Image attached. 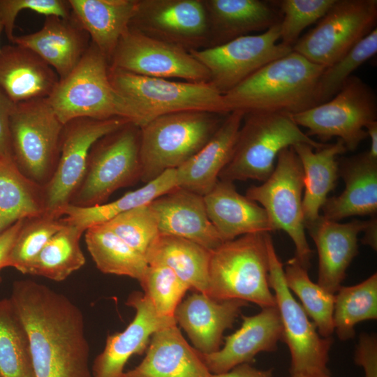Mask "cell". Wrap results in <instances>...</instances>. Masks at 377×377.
Wrapping results in <instances>:
<instances>
[{
	"label": "cell",
	"mask_w": 377,
	"mask_h": 377,
	"mask_svg": "<svg viewBox=\"0 0 377 377\" xmlns=\"http://www.w3.org/2000/svg\"><path fill=\"white\" fill-rule=\"evenodd\" d=\"M10 300L27 332L35 377H91L83 314L66 295L32 280Z\"/></svg>",
	"instance_id": "1"
},
{
	"label": "cell",
	"mask_w": 377,
	"mask_h": 377,
	"mask_svg": "<svg viewBox=\"0 0 377 377\" xmlns=\"http://www.w3.org/2000/svg\"><path fill=\"white\" fill-rule=\"evenodd\" d=\"M325 68L292 51L257 71L223 97L230 112L295 114L317 105V84Z\"/></svg>",
	"instance_id": "2"
},
{
	"label": "cell",
	"mask_w": 377,
	"mask_h": 377,
	"mask_svg": "<svg viewBox=\"0 0 377 377\" xmlns=\"http://www.w3.org/2000/svg\"><path fill=\"white\" fill-rule=\"evenodd\" d=\"M109 63L91 43L77 66L60 80L47 98L64 125L76 118H123L141 127L143 116L136 103L112 84Z\"/></svg>",
	"instance_id": "3"
},
{
	"label": "cell",
	"mask_w": 377,
	"mask_h": 377,
	"mask_svg": "<svg viewBox=\"0 0 377 377\" xmlns=\"http://www.w3.org/2000/svg\"><path fill=\"white\" fill-rule=\"evenodd\" d=\"M227 114L177 112L158 116L140 127V180L146 184L188 161L211 140Z\"/></svg>",
	"instance_id": "4"
},
{
	"label": "cell",
	"mask_w": 377,
	"mask_h": 377,
	"mask_svg": "<svg viewBox=\"0 0 377 377\" xmlns=\"http://www.w3.org/2000/svg\"><path fill=\"white\" fill-rule=\"evenodd\" d=\"M298 143L316 149L326 145L304 133L290 114L245 113L231 159L219 179L232 182L248 179L264 182L272 173L279 154Z\"/></svg>",
	"instance_id": "5"
},
{
	"label": "cell",
	"mask_w": 377,
	"mask_h": 377,
	"mask_svg": "<svg viewBox=\"0 0 377 377\" xmlns=\"http://www.w3.org/2000/svg\"><path fill=\"white\" fill-rule=\"evenodd\" d=\"M267 233L242 235L211 251L208 296L250 302L261 308L276 306L269 285Z\"/></svg>",
	"instance_id": "6"
},
{
	"label": "cell",
	"mask_w": 377,
	"mask_h": 377,
	"mask_svg": "<svg viewBox=\"0 0 377 377\" xmlns=\"http://www.w3.org/2000/svg\"><path fill=\"white\" fill-rule=\"evenodd\" d=\"M140 128L128 121L91 147L84 179L69 205L104 204L117 190L140 180Z\"/></svg>",
	"instance_id": "7"
},
{
	"label": "cell",
	"mask_w": 377,
	"mask_h": 377,
	"mask_svg": "<svg viewBox=\"0 0 377 377\" xmlns=\"http://www.w3.org/2000/svg\"><path fill=\"white\" fill-rule=\"evenodd\" d=\"M304 172L293 147L278 155L275 168L262 184L251 186L246 192L250 200L265 210L272 231L283 230L295 247V258L306 269L312 251L308 244L302 210Z\"/></svg>",
	"instance_id": "8"
},
{
	"label": "cell",
	"mask_w": 377,
	"mask_h": 377,
	"mask_svg": "<svg viewBox=\"0 0 377 377\" xmlns=\"http://www.w3.org/2000/svg\"><path fill=\"white\" fill-rule=\"evenodd\" d=\"M63 128L47 98L17 103L12 113L10 129L14 162L21 172L43 187L56 169Z\"/></svg>",
	"instance_id": "9"
},
{
	"label": "cell",
	"mask_w": 377,
	"mask_h": 377,
	"mask_svg": "<svg viewBox=\"0 0 377 377\" xmlns=\"http://www.w3.org/2000/svg\"><path fill=\"white\" fill-rule=\"evenodd\" d=\"M269 263V285L274 292L282 325V339L290 353V375L330 374L327 364L332 343L322 337L316 325L288 289L283 265L279 258L269 233L266 235Z\"/></svg>",
	"instance_id": "10"
},
{
	"label": "cell",
	"mask_w": 377,
	"mask_h": 377,
	"mask_svg": "<svg viewBox=\"0 0 377 377\" xmlns=\"http://www.w3.org/2000/svg\"><path fill=\"white\" fill-rule=\"evenodd\" d=\"M113 87L134 101L145 124L166 114L199 110L228 114L223 95L209 82H193L145 77L109 68Z\"/></svg>",
	"instance_id": "11"
},
{
	"label": "cell",
	"mask_w": 377,
	"mask_h": 377,
	"mask_svg": "<svg viewBox=\"0 0 377 377\" xmlns=\"http://www.w3.org/2000/svg\"><path fill=\"white\" fill-rule=\"evenodd\" d=\"M291 116L309 137L322 142L337 137L347 151H355L368 137L365 126L377 121V98L366 82L352 75L330 100Z\"/></svg>",
	"instance_id": "12"
},
{
	"label": "cell",
	"mask_w": 377,
	"mask_h": 377,
	"mask_svg": "<svg viewBox=\"0 0 377 377\" xmlns=\"http://www.w3.org/2000/svg\"><path fill=\"white\" fill-rule=\"evenodd\" d=\"M376 0H336L317 25L293 46L309 61L328 67L376 28Z\"/></svg>",
	"instance_id": "13"
},
{
	"label": "cell",
	"mask_w": 377,
	"mask_h": 377,
	"mask_svg": "<svg viewBox=\"0 0 377 377\" xmlns=\"http://www.w3.org/2000/svg\"><path fill=\"white\" fill-rule=\"evenodd\" d=\"M129 121L123 118H76L64 125L56 169L43 187L44 213L61 218L60 210L70 204L80 186L89 151L101 138Z\"/></svg>",
	"instance_id": "14"
},
{
	"label": "cell",
	"mask_w": 377,
	"mask_h": 377,
	"mask_svg": "<svg viewBox=\"0 0 377 377\" xmlns=\"http://www.w3.org/2000/svg\"><path fill=\"white\" fill-rule=\"evenodd\" d=\"M279 23L258 34L189 52L207 70L209 82L223 95L269 62L293 51L292 47L278 42Z\"/></svg>",
	"instance_id": "15"
},
{
	"label": "cell",
	"mask_w": 377,
	"mask_h": 377,
	"mask_svg": "<svg viewBox=\"0 0 377 377\" xmlns=\"http://www.w3.org/2000/svg\"><path fill=\"white\" fill-rule=\"evenodd\" d=\"M109 68L149 77L209 81L207 70L188 50L129 26L119 40Z\"/></svg>",
	"instance_id": "16"
},
{
	"label": "cell",
	"mask_w": 377,
	"mask_h": 377,
	"mask_svg": "<svg viewBox=\"0 0 377 377\" xmlns=\"http://www.w3.org/2000/svg\"><path fill=\"white\" fill-rule=\"evenodd\" d=\"M129 27L188 52L209 45L203 0H138Z\"/></svg>",
	"instance_id": "17"
},
{
	"label": "cell",
	"mask_w": 377,
	"mask_h": 377,
	"mask_svg": "<svg viewBox=\"0 0 377 377\" xmlns=\"http://www.w3.org/2000/svg\"><path fill=\"white\" fill-rule=\"evenodd\" d=\"M126 304L135 309V316L124 331L108 336L103 350L94 360L93 377H122L128 359L142 354L156 332L177 324L175 318L159 316L140 292L130 295Z\"/></svg>",
	"instance_id": "18"
},
{
	"label": "cell",
	"mask_w": 377,
	"mask_h": 377,
	"mask_svg": "<svg viewBox=\"0 0 377 377\" xmlns=\"http://www.w3.org/2000/svg\"><path fill=\"white\" fill-rule=\"evenodd\" d=\"M242 326L225 338L218 351L200 356L211 374L226 372L233 367L250 364L261 352H273L282 339V325L276 306L262 308L258 314L243 316Z\"/></svg>",
	"instance_id": "19"
},
{
	"label": "cell",
	"mask_w": 377,
	"mask_h": 377,
	"mask_svg": "<svg viewBox=\"0 0 377 377\" xmlns=\"http://www.w3.org/2000/svg\"><path fill=\"white\" fill-rule=\"evenodd\" d=\"M369 223L354 219L340 223L320 216L305 225L318 254V284L335 294L346 274V270L358 253L357 237Z\"/></svg>",
	"instance_id": "20"
},
{
	"label": "cell",
	"mask_w": 377,
	"mask_h": 377,
	"mask_svg": "<svg viewBox=\"0 0 377 377\" xmlns=\"http://www.w3.org/2000/svg\"><path fill=\"white\" fill-rule=\"evenodd\" d=\"M149 205L160 235L184 238L210 251L223 243L207 216L203 196L177 186Z\"/></svg>",
	"instance_id": "21"
},
{
	"label": "cell",
	"mask_w": 377,
	"mask_h": 377,
	"mask_svg": "<svg viewBox=\"0 0 377 377\" xmlns=\"http://www.w3.org/2000/svg\"><path fill=\"white\" fill-rule=\"evenodd\" d=\"M12 43L37 54L55 71L60 80L77 66L91 38L71 13L66 18L47 16L40 30L15 36Z\"/></svg>",
	"instance_id": "22"
},
{
	"label": "cell",
	"mask_w": 377,
	"mask_h": 377,
	"mask_svg": "<svg viewBox=\"0 0 377 377\" xmlns=\"http://www.w3.org/2000/svg\"><path fill=\"white\" fill-rule=\"evenodd\" d=\"M248 302L240 300H217L195 293L182 300L174 318L187 333L194 348L202 354L218 351L223 332L231 328Z\"/></svg>",
	"instance_id": "23"
},
{
	"label": "cell",
	"mask_w": 377,
	"mask_h": 377,
	"mask_svg": "<svg viewBox=\"0 0 377 377\" xmlns=\"http://www.w3.org/2000/svg\"><path fill=\"white\" fill-rule=\"evenodd\" d=\"M244 114L229 112L205 146L176 169L177 186L202 196L214 188L231 159Z\"/></svg>",
	"instance_id": "24"
},
{
	"label": "cell",
	"mask_w": 377,
	"mask_h": 377,
	"mask_svg": "<svg viewBox=\"0 0 377 377\" xmlns=\"http://www.w3.org/2000/svg\"><path fill=\"white\" fill-rule=\"evenodd\" d=\"M59 81L55 71L31 50L15 44L1 47L0 89L13 103L47 98Z\"/></svg>",
	"instance_id": "25"
},
{
	"label": "cell",
	"mask_w": 377,
	"mask_h": 377,
	"mask_svg": "<svg viewBox=\"0 0 377 377\" xmlns=\"http://www.w3.org/2000/svg\"><path fill=\"white\" fill-rule=\"evenodd\" d=\"M203 198L207 216L223 242L272 231L265 210L239 193L232 182L219 179Z\"/></svg>",
	"instance_id": "26"
},
{
	"label": "cell",
	"mask_w": 377,
	"mask_h": 377,
	"mask_svg": "<svg viewBox=\"0 0 377 377\" xmlns=\"http://www.w3.org/2000/svg\"><path fill=\"white\" fill-rule=\"evenodd\" d=\"M199 353L191 347L174 324L156 332L146 355L122 377H210Z\"/></svg>",
	"instance_id": "27"
},
{
	"label": "cell",
	"mask_w": 377,
	"mask_h": 377,
	"mask_svg": "<svg viewBox=\"0 0 377 377\" xmlns=\"http://www.w3.org/2000/svg\"><path fill=\"white\" fill-rule=\"evenodd\" d=\"M343 192L327 198L322 207L327 219L339 221L355 216H376L377 212V161L367 151L339 161Z\"/></svg>",
	"instance_id": "28"
},
{
	"label": "cell",
	"mask_w": 377,
	"mask_h": 377,
	"mask_svg": "<svg viewBox=\"0 0 377 377\" xmlns=\"http://www.w3.org/2000/svg\"><path fill=\"white\" fill-rule=\"evenodd\" d=\"M203 3L209 24V47L251 32H264L281 20L268 2L261 0H203Z\"/></svg>",
	"instance_id": "29"
},
{
	"label": "cell",
	"mask_w": 377,
	"mask_h": 377,
	"mask_svg": "<svg viewBox=\"0 0 377 377\" xmlns=\"http://www.w3.org/2000/svg\"><path fill=\"white\" fill-rule=\"evenodd\" d=\"M138 0H68L71 13L108 63Z\"/></svg>",
	"instance_id": "30"
},
{
	"label": "cell",
	"mask_w": 377,
	"mask_h": 377,
	"mask_svg": "<svg viewBox=\"0 0 377 377\" xmlns=\"http://www.w3.org/2000/svg\"><path fill=\"white\" fill-rule=\"evenodd\" d=\"M298 156L304 172L302 210L304 225L316 221L327 195L337 184L339 177L337 156L347 149L338 139L334 144H326L316 151L309 145L298 143L293 146Z\"/></svg>",
	"instance_id": "31"
},
{
	"label": "cell",
	"mask_w": 377,
	"mask_h": 377,
	"mask_svg": "<svg viewBox=\"0 0 377 377\" xmlns=\"http://www.w3.org/2000/svg\"><path fill=\"white\" fill-rule=\"evenodd\" d=\"M210 252L188 239L160 235L146 260L169 267L190 289L207 295Z\"/></svg>",
	"instance_id": "32"
},
{
	"label": "cell",
	"mask_w": 377,
	"mask_h": 377,
	"mask_svg": "<svg viewBox=\"0 0 377 377\" xmlns=\"http://www.w3.org/2000/svg\"><path fill=\"white\" fill-rule=\"evenodd\" d=\"M176 169L168 170L141 188L130 191L109 203L94 207L68 205L60 210L61 220L84 231L89 227L103 224L113 217L133 208L149 204L157 198L177 187Z\"/></svg>",
	"instance_id": "33"
},
{
	"label": "cell",
	"mask_w": 377,
	"mask_h": 377,
	"mask_svg": "<svg viewBox=\"0 0 377 377\" xmlns=\"http://www.w3.org/2000/svg\"><path fill=\"white\" fill-rule=\"evenodd\" d=\"M43 213V186L21 172L14 161L0 159V232Z\"/></svg>",
	"instance_id": "34"
},
{
	"label": "cell",
	"mask_w": 377,
	"mask_h": 377,
	"mask_svg": "<svg viewBox=\"0 0 377 377\" xmlns=\"http://www.w3.org/2000/svg\"><path fill=\"white\" fill-rule=\"evenodd\" d=\"M84 238L88 251L101 272L140 281L148 267L146 258L105 226L88 228Z\"/></svg>",
	"instance_id": "35"
},
{
	"label": "cell",
	"mask_w": 377,
	"mask_h": 377,
	"mask_svg": "<svg viewBox=\"0 0 377 377\" xmlns=\"http://www.w3.org/2000/svg\"><path fill=\"white\" fill-rule=\"evenodd\" d=\"M84 232L75 226L64 223L40 251L28 274L61 281L80 269L85 263L80 244Z\"/></svg>",
	"instance_id": "36"
},
{
	"label": "cell",
	"mask_w": 377,
	"mask_h": 377,
	"mask_svg": "<svg viewBox=\"0 0 377 377\" xmlns=\"http://www.w3.org/2000/svg\"><path fill=\"white\" fill-rule=\"evenodd\" d=\"M0 377H35L27 334L9 297L0 300Z\"/></svg>",
	"instance_id": "37"
},
{
	"label": "cell",
	"mask_w": 377,
	"mask_h": 377,
	"mask_svg": "<svg viewBox=\"0 0 377 377\" xmlns=\"http://www.w3.org/2000/svg\"><path fill=\"white\" fill-rule=\"evenodd\" d=\"M377 318V274L351 286H340L335 293L333 311L334 331L339 339L347 341L355 336L360 322Z\"/></svg>",
	"instance_id": "38"
},
{
	"label": "cell",
	"mask_w": 377,
	"mask_h": 377,
	"mask_svg": "<svg viewBox=\"0 0 377 377\" xmlns=\"http://www.w3.org/2000/svg\"><path fill=\"white\" fill-rule=\"evenodd\" d=\"M284 269L288 289L300 299L302 306L324 338L331 337L334 331L333 311L335 294L313 282L304 268L294 257L290 259Z\"/></svg>",
	"instance_id": "39"
},
{
	"label": "cell",
	"mask_w": 377,
	"mask_h": 377,
	"mask_svg": "<svg viewBox=\"0 0 377 377\" xmlns=\"http://www.w3.org/2000/svg\"><path fill=\"white\" fill-rule=\"evenodd\" d=\"M64 223L61 218L43 214L24 219L8 256L6 267H11L28 274L40 251Z\"/></svg>",
	"instance_id": "40"
},
{
	"label": "cell",
	"mask_w": 377,
	"mask_h": 377,
	"mask_svg": "<svg viewBox=\"0 0 377 377\" xmlns=\"http://www.w3.org/2000/svg\"><path fill=\"white\" fill-rule=\"evenodd\" d=\"M376 52L377 29L375 28L345 55L324 69L317 84V105L333 98L352 73Z\"/></svg>",
	"instance_id": "41"
},
{
	"label": "cell",
	"mask_w": 377,
	"mask_h": 377,
	"mask_svg": "<svg viewBox=\"0 0 377 377\" xmlns=\"http://www.w3.org/2000/svg\"><path fill=\"white\" fill-rule=\"evenodd\" d=\"M102 225L145 258L160 236L157 217L149 204L118 214Z\"/></svg>",
	"instance_id": "42"
},
{
	"label": "cell",
	"mask_w": 377,
	"mask_h": 377,
	"mask_svg": "<svg viewBox=\"0 0 377 377\" xmlns=\"http://www.w3.org/2000/svg\"><path fill=\"white\" fill-rule=\"evenodd\" d=\"M140 283L156 313L168 318H174L177 307L190 289L171 269L161 265H148Z\"/></svg>",
	"instance_id": "43"
},
{
	"label": "cell",
	"mask_w": 377,
	"mask_h": 377,
	"mask_svg": "<svg viewBox=\"0 0 377 377\" xmlns=\"http://www.w3.org/2000/svg\"><path fill=\"white\" fill-rule=\"evenodd\" d=\"M336 0H283L280 9L283 17L279 23L280 41L292 47L302 31L320 20Z\"/></svg>",
	"instance_id": "44"
},
{
	"label": "cell",
	"mask_w": 377,
	"mask_h": 377,
	"mask_svg": "<svg viewBox=\"0 0 377 377\" xmlns=\"http://www.w3.org/2000/svg\"><path fill=\"white\" fill-rule=\"evenodd\" d=\"M29 10L47 16L63 18L71 15L68 0H0V22L8 39L12 43L15 22L18 13Z\"/></svg>",
	"instance_id": "45"
},
{
	"label": "cell",
	"mask_w": 377,
	"mask_h": 377,
	"mask_svg": "<svg viewBox=\"0 0 377 377\" xmlns=\"http://www.w3.org/2000/svg\"><path fill=\"white\" fill-rule=\"evenodd\" d=\"M355 362L363 367L364 377H377V339L376 335L361 334L355 351Z\"/></svg>",
	"instance_id": "46"
},
{
	"label": "cell",
	"mask_w": 377,
	"mask_h": 377,
	"mask_svg": "<svg viewBox=\"0 0 377 377\" xmlns=\"http://www.w3.org/2000/svg\"><path fill=\"white\" fill-rule=\"evenodd\" d=\"M16 103L0 89V159L14 161L10 140V117Z\"/></svg>",
	"instance_id": "47"
},
{
	"label": "cell",
	"mask_w": 377,
	"mask_h": 377,
	"mask_svg": "<svg viewBox=\"0 0 377 377\" xmlns=\"http://www.w3.org/2000/svg\"><path fill=\"white\" fill-rule=\"evenodd\" d=\"M19 220L14 224L0 232V283L2 282L1 270L6 267V262L13 245L23 223Z\"/></svg>",
	"instance_id": "48"
},
{
	"label": "cell",
	"mask_w": 377,
	"mask_h": 377,
	"mask_svg": "<svg viewBox=\"0 0 377 377\" xmlns=\"http://www.w3.org/2000/svg\"><path fill=\"white\" fill-rule=\"evenodd\" d=\"M210 377H272V369L261 370L244 363L226 372L211 374Z\"/></svg>",
	"instance_id": "49"
},
{
	"label": "cell",
	"mask_w": 377,
	"mask_h": 377,
	"mask_svg": "<svg viewBox=\"0 0 377 377\" xmlns=\"http://www.w3.org/2000/svg\"><path fill=\"white\" fill-rule=\"evenodd\" d=\"M364 232V236L362 240V244L370 246L373 249H377V220L376 216H372L369 220L368 225Z\"/></svg>",
	"instance_id": "50"
},
{
	"label": "cell",
	"mask_w": 377,
	"mask_h": 377,
	"mask_svg": "<svg viewBox=\"0 0 377 377\" xmlns=\"http://www.w3.org/2000/svg\"><path fill=\"white\" fill-rule=\"evenodd\" d=\"M365 130L371 138L370 149L367 153L373 160L377 161V121L369 123L365 126Z\"/></svg>",
	"instance_id": "51"
},
{
	"label": "cell",
	"mask_w": 377,
	"mask_h": 377,
	"mask_svg": "<svg viewBox=\"0 0 377 377\" xmlns=\"http://www.w3.org/2000/svg\"><path fill=\"white\" fill-rule=\"evenodd\" d=\"M290 377H330V374H323L317 376L290 375Z\"/></svg>",
	"instance_id": "52"
},
{
	"label": "cell",
	"mask_w": 377,
	"mask_h": 377,
	"mask_svg": "<svg viewBox=\"0 0 377 377\" xmlns=\"http://www.w3.org/2000/svg\"><path fill=\"white\" fill-rule=\"evenodd\" d=\"M2 31H3V25H2L1 22H0V35H1V33L2 32ZM1 46L0 45V52H1Z\"/></svg>",
	"instance_id": "53"
}]
</instances>
